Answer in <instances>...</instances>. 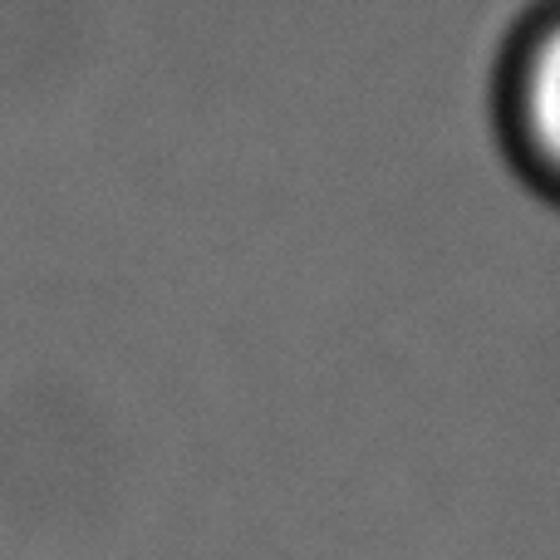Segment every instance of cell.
Here are the masks:
<instances>
[{
    "instance_id": "cell-1",
    "label": "cell",
    "mask_w": 560,
    "mask_h": 560,
    "mask_svg": "<svg viewBox=\"0 0 560 560\" xmlns=\"http://www.w3.org/2000/svg\"><path fill=\"white\" fill-rule=\"evenodd\" d=\"M506 128L526 177L560 202V10L541 15L516 45L506 79Z\"/></svg>"
}]
</instances>
